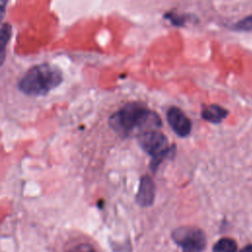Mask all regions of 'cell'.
Masks as SVG:
<instances>
[{"label": "cell", "instance_id": "cell-1", "mask_svg": "<svg viewBox=\"0 0 252 252\" xmlns=\"http://www.w3.org/2000/svg\"><path fill=\"white\" fill-rule=\"evenodd\" d=\"M110 124L116 131L126 135L136 129L151 130L159 127L161 122L156 112L140 103L130 102L112 115Z\"/></svg>", "mask_w": 252, "mask_h": 252}, {"label": "cell", "instance_id": "cell-2", "mask_svg": "<svg viewBox=\"0 0 252 252\" xmlns=\"http://www.w3.org/2000/svg\"><path fill=\"white\" fill-rule=\"evenodd\" d=\"M63 81L61 70L43 63L30 68L19 82V89L28 95H44Z\"/></svg>", "mask_w": 252, "mask_h": 252}, {"label": "cell", "instance_id": "cell-3", "mask_svg": "<svg viewBox=\"0 0 252 252\" xmlns=\"http://www.w3.org/2000/svg\"><path fill=\"white\" fill-rule=\"evenodd\" d=\"M138 142L146 153L154 157L152 161V168H154L155 170L159 162L165 157H167L171 151L169 148L166 147V137L157 130H148L146 132H143L139 136Z\"/></svg>", "mask_w": 252, "mask_h": 252}, {"label": "cell", "instance_id": "cell-4", "mask_svg": "<svg viewBox=\"0 0 252 252\" xmlns=\"http://www.w3.org/2000/svg\"><path fill=\"white\" fill-rule=\"evenodd\" d=\"M175 243L182 247V252H203L206 246L205 233L195 226H181L172 232Z\"/></svg>", "mask_w": 252, "mask_h": 252}, {"label": "cell", "instance_id": "cell-5", "mask_svg": "<svg viewBox=\"0 0 252 252\" xmlns=\"http://www.w3.org/2000/svg\"><path fill=\"white\" fill-rule=\"evenodd\" d=\"M167 121L172 130L179 136L185 137L191 132L192 124L190 119L184 114V112L177 107H170L166 114Z\"/></svg>", "mask_w": 252, "mask_h": 252}, {"label": "cell", "instance_id": "cell-6", "mask_svg": "<svg viewBox=\"0 0 252 252\" xmlns=\"http://www.w3.org/2000/svg\"><path fill=\"white\" fill-rule=\"evenodd\" d=\"M155 199V184L149 176L142 177L138 194L136 197L137 203L143 207H147L153 204Z\"/></svg>", "mask_w": 252, "mask_h": 252}, {"label": "cell", "instance_id": "cell-7", "mask_svg": "<svg viewBox=\"0 0 252 252\" xmlns=\"http://www.w3.org/2000/svg\"><path fill=\"white\" fill-rule=\"evenodd\" d=\"M227 115V110L218 104H211L203 108L202 117L212 123H220Z\"/></svg>", "mask_w": 252, "mask_h": 252}, {"label": "cell", "instance_id": "cell-8", "mask_svg": "<svg viewBox=\"0 0 252 252\" xmlns=\"http://www.w3.org/2000/svg\"><path fill=\"white\" fill-rule=\"evenodd\" d=\"M12 35V28L9 24H5L0 28V67L6 58L7 44Z\"/></svg>", "mask_w": 252, "mask_h": 252}, {"label": "cell", "instance_id": "cell-9", "mask_svg": "<svg viewBox=\"0 0 252 252\" xmlns=\"http://www.w3.org/2000/svg\"><path fill=\"white\" fill-rule=\"evenodd\" d=\"M237 244L231 238H221L213 247V252H236Z\"/></svg>", "mask_w": 252, "mask_h": 252}, {"label": "cell", "instance_id": "cell-10", "mask_svg": "<svg viewBox=\"0 0 252 252\" xmlns=\"http://www.w3.org/2000/svg\"><path fill=\"white\" fill-rule=\"evenodd\" d=\"M234 30H237V31H252V15L238 21L234 26Z\"/></svg>", "mask_w": 252, "mask_h": 252}, {"label": "cell", "instance_id": "cell-11", "mask_svg": "<svg viewBox=\"0 0 252 252\" xmlns=\"http://www.w3.org/2000/svg\"><path fill=\"white\" fill-rule=\"evenodd\" d=\"M67 252H95L94 247L89 243H80L72 248H70Z\"/></svg>", "mask_w": 252, "mask_h": 252}, {"label": "cell", "instance_id": "cell-12", "mask_svg": "<svg viewBox=\"0 0 252 252\" xmlns=\"http://www.w3.org/2000/svg\"><path fill=\"white\" fill-rule=\"evenodd\" d=\"M8 0H0V23L4 18L5 12H6V6H7Z\"/></svg>", "mask_w": 252, "mask_h": 252}, {"label": "cell", "instance_id": "cell-13", "mask_svg": "<svg viewBox=\"0 0 252 252\" xmlns=\"http://www.w3.org/2000/svg\"><path fill=\"white\" fill-rule=\"evenodd\" d=\"M240 252H252V244L246 245L244 248H242V250Z\"/></svg>", "mask_w": 252, "mask_h": 252}]
</instances>
